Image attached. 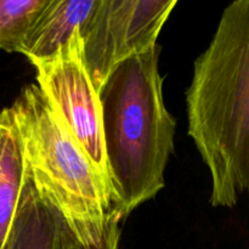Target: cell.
I'll return each instance as SVG.
<instances>
[{
	"label": "cell",
	"instance_id": "2",
	"mask_svg": "<svg viewBox=\"0 0 249 249\" xmlns=\"http://www.w3.org/2000/svg\"><path fill=\"white\" fill-rule=\"evenodd\" d=\"M160 49L119 63L99 92L112 213L121 220L164 187L175 119L163 99Z\"/></svg>",
	"mask_w": 249,
	"mask_h": 249
},
{
	"label": "cell",
	"instance_id": "7",
	"mask_svg": "<svg viewBox=\"0 0 249 249\" xmlns=\"http://www.w3.org/2000/svg\"><path fill=\"white\" fill-rule=\"evenodd\" d=\"M63 226L55 211L41 201L26 172L18 204L2 249H57Z\"/></svg>",
	"mask_w": 249,
	"mask_h": 249
},
{
	"label": "cell",
	"instance_id": "3",
	"mask_svg": "<svg viewBox=\"0 0 249 249\" xmlns=\"http://www.w3.org/2000/svg\"><path fill=\"white\" fill-rule=\"evenodd\" d=\"M11 108L36 194L82 245L99 243L112 201L92 160L38 85L24 88Z\"/></svg>",
	"mask_w": 249,
	"mask_h": 249
},
{
	"label": "cell",
	"instance_id": "9",
	"mask_svg": "<svg viewBox=\"0 0 249 249\" xmlns=\"http://www.w3.org/2000/svg\"><path fill=\"white\" fill-rule=\"evenodd\" d=\"M49 0H0V50L23 53L27 38Z\"/></svg>",
	"mask_w": 249,
	"mask_h": 249
},
{
	"label": "cell",
	"instance_id": "11",
	"mask_svg": "<svg viewBox=\"0 0 249 249\" xmlns=\"http://www.w3.org/2000/svg\"><path fill=\"white\" fill-rule=\"evenodd\" d=\"M248 249H249V247H248Z\"/></svg>",
	"mask_w": 249,
	"mask_h": 249
},
{
	"label": "cell",
	"instance_id": "5",
	"mask_svg": "<svg viewBox=\"0 0 249 249\" xmlns=\"http://www.w3.org/2000/svg\"><path fill=\"white\" fill-rule=\"evenodd\" d=\"M33 66L41 94L65 121L109 189L101 104L85 68L79 29L51 57Z\"/></svg>",
	"mask_w": 249,
	"mask_h": 249
},
{
	"label": "cell",
	"instance_id": "8",
	"mask_svg": "<svg viewBox=\"0 0 249 249\" xmlns=\"http://www.w3.org/2000/svg\"><path fill=\"white\" fill-rule=\"evenodd\" d=\"M26 179L21 135L11 107L0 111V249L7 237Z\"/></svg>",
	"mask_w": 249,
	"mask_h": 249
},
{
	"label": "cell",
	"instance_id": "4",
	"mask_svg": "<svg viewBox=\"0 0 249 249\" xmlns=\"http://www.w3.org/2000/svg\"><path fill=\"white\" fill-rule=\"evenodd\" d=\"M177 0H96L80 26L87 72L100 92L114 68L157 45Z\"/></svg>",
	"mask_w": 249,
	"mask_h": 249
},
{
	"label": "cell",
	"instance_id": "1",
	"mask_svg": "<svg viewBox=\"0 0 249 249\" xmlns=\"http://www.w3.org/2000/svg\"><path fill=\"white\" fill-rule=\"evenodd\" d=\"M189 135L212 180L211 204L249 206V0L224 9L186 91Z\"/></svg>",
	"mask_w": 249,
	"mask_h": 249
},
{
	"label": "cell",
	"instance_id": "6",
	"mask_svg": "<svg viewBox=\"0 0 249 249\" xmlns=\"http://www.w3.org/2000/svg\"><path fill=\"white\" fill-rule=\"evenodd\" d=\"M96 0H49L34 23L22 55L33 63L51 57L91 14Z\"/></svg>",
	"mask_w": 249,
	"mask_h": 249
},
{
	"label": "cell",
	"instance_id": "10",
	"mask_svg": "<svg viewBox=\"0 0 249 249\" xmlns=\"http://www.w3.org/2000/svg\"><path fill=\"white\" fill-rule=\"evenodd\" d=\"M121 219L117 218L113 213L111 214L105 229L101 241L95 245H82L66 226L61 229L58 237L57 249H119V240H121Z\"/></svg>",
	"mask_w": 249,
	"mask_h": 249
}]
</instances>
